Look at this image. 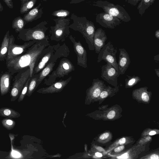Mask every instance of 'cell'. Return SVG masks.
<instances>
[{"label": "cell", "instance_id": "obj_1", "mask_svg": "<svg viewBox=\"0 0 159 159\" xmlns=\"http://www.w3.org/2000/svg\"><path fill=\"white\" fill-rule=\"evenodd\" d=\"M50 44L48 39L38 41L23 54L11 59L6 63L8 71L13 75L23 69L29 67L30 76L32 77L40 54L43 49Z\"/></svg>", "mask_w": 159, "mask_h": 159}, {"label": "cell", "instance_id": "obj_2", "mask_svg": "<svg viewBox=\"0 0 159 159\" xmlns=\"http://www.w3.org/2000/svg\"><path fill=\"white\" fill-rule=\"evenodd\" d=\"M70 18L73 22L69 25V28L80 32L85 39L89 50H94L93 39L95 27L93 22L85 17L78 16L74 13L71 14Z\"/></svg>", "mask_w": 159, "mask_h": 159}, {"label": "cell", "instance_id": "obj_3", "mask_svg": "<svg viewBox=\"0 0 159 159\" xmlns=\"http://www.w3.org/2000/svg\"><path fill=\"white\" fill-rule=\"evenodd\" d=\"M47 24V22L43 21L33 28H24L19 33L18 38L26 42L48 40V36L46 34L48 29L46 26Z\"/></svg>", "mask_w": 159, "mask_h": 159}, {"label": "cell", "instance_id": "obj_4", "mask_svg": "<svg viewBox=\"0 0 159 159\" xmlns=\"http://www.w3.org/2000/svg\"><path fill=\"white\" fill-rule=\"evenodd\" d=\"M53 20L55 25L50 26L49 33L51 40L56 42L65 41L70 33L69 27L70 19L58 17Z\"/></svg>", "mask_w": 159, "mask_h": 159}, {"label": "cell", "instance_id": "obj_5", "mask_svg": "<svg viewBox=\"0 0 159 159\" xmlns=\"http://www.w3.org/2000/svg\"><path fill=\"white\" fill-rule=\"evenodd\" d=\"M93 5L102 8L104 12L125 22H128L131 20L127 12L119 5H115L106 0H99L94 2Z\"/></svg>", "mask_w": 159, "mask_h": 159}, {"label": "cell", "instance_id": "obj_6", "mask_svg": "<svg viewBox=\"0 0 159 159\" xmlns=\"http://www.w3.org/2000/svg\"><path fill=\"white\" fill-rule=\"evenodd\" d=\"M75 70V66L70 61L63 58L60 61L56 69L44 79V84L49 86L55 82L57 78H63Z\"/></svg>", "mask_w": 159, "mask_h": 159}, {"label": "cell", "instance_id": "obj_7", "mask_svg": "<svg viewBox=\"0 0 159 159\" xmlns=\"http://www.w3.org/2000/svg\"><path fill=\"white\" fill-rule=\"evenodd\" d=\"M30 68L27 67L21 70L15 76L11 92V102L15 101L18 98L23 87L30 77Z\"/></svg>", "mask_w": 159, "mask_h": 159}, {"label": "cell", "instance_id": "obj_8", "mask_svg": "<svg viewBox=\"0 0 159 159\" xmlns=\"http://www.w3.org/2000/svg\"><path fill=\"white\" fill-rule=\"evenodd\" d=\"M117 48H115L112 43L108 42L103 47L98 53L97 61L98 63L103 60L110 64L117 71H118L117 63L116 58Z\"/></svg>", "mask_w": 159, "mask_h": 159}, {"label": "cell", "instance_id": "obj_9", "mask_svg": "<svg viewBox=\"0 0 159 159\" xmlns=\"http://www.w3.org/2000/svg\"><path fill=\"white\" fill-rule=\"evenodd\" d=\"M15 38L12 34L10 36L9 48L6 59V63L11 59L24 53L28 48L39 41H30L22 45L15 43Z\"/></svg>", "mask_w": 159, "mask_h": 159}, {"label": "cell", "instance_id": "obj_10", "mask_svg": "<svg viewBox=\"0 0 159 159\" xmlns=\"http://www.w3.org/2000/svg\"><path fill=\"white\" fill-rule=\"evenodd\" d=\"M60 46L59 43L54 45L50 44L43 49L34 68L32 76L38 73L49 62L51 58Z\"/></svg>", "mask_w": 159, "mask_h": 159}, {"label": "cell", "instance_id": "obj_11", "mask_svg": "<svg viewBox=\"0 0 159 159\" xmlns=\"http://www.w3.org/2000/svg\"><path fill=\"white\" fill-rule=\"evenodd\" d=\"M120 75L110 64L107 63L101 67V78L112 86H117L118 78Z\"/></svg>", "mask_w": 159, "mask_h": 159}, {"label": "cell", "instance_id": "obj_12", "mask_svg": "<svg viewBox=\"0 0 159 159\" xmlns=\"http://www.w3.org/2000/svg\"><path fill=\"white\" fill-rule=\"evenodd\" d=\"M73 45L74 52L77 56V64L84 68H87V53L80 41L77 42L72 35L69 36Z\"/></svg>", "mask_w": 159, "mask_h": 159}, {"label": "cell", "instance_id": "obj_13", "mask_svg": "<svg viewBox=\"0 0 159 159\" xmlns=\"http://www.w3.org/2000/svg\"><path fill=\"white\" fill-rule=\"evenodd\" d=\"M96 20L102 26L109 29H114L121 23V20L116 17L113 16L105 12L97 14Z\"/></svg>", "mask_w": 159, "mask_h": 159}, {"label": "cell", "instance_id": "obj_14", "mask_svg": "<svg viewBox=\"0 0 159 159\" xmlns=\"http://www.w3.org/2000/svg\"><path fill=\"white\" fill-rule=\"evenodd\" d=\"M106 86L104 81L98 78L93 79L91 86L86 90L87 97L91 99L97 98Z\"/></svg>", "mask_w": 159, "mask_h": 159}, {"label": "cell", "instance_id": "obj_15", "mask_svg": "<svg viewBox=\"0 0 159 159\" xmlns=\"http://www.w3.org/2000/svg\"><path fill=\"white\" fill-rule=\"evenodd\" d=\"M119 51L118 72L120 75H123L129 67L131 61L129 55L125 49L120 48Z\"/></svg>", "mask_w": 159, "mask_h": 159}, {"label": "cell", "instance_id": "obj_16", "mask_svg": "<svg viewBox=\"0 0 159 159\" xmlns=\"http://www.w3.org/2000/svg\"><path fill=\"white\" fill-rule=\"evenodd\" d=\"M72 78V76H70L66 80H61L55 82L48 87L39 89L37 92L42 93H52L61 91L71 81Z\"/></svg>", "mask_w": 159, "mask_h": 159}, {"label": "cell", "instance_id": "obj_17", "mask_svg": "<svg viewBox=\"0 0 159 159\" xmlns=\"http://www.w3.org/2000/svg\"><path fill=\"white\" fill-rule=\"evenodd\" d=\"M107 37L105 30L101 28L95 30L93 39V44L95 53L98 54L105 45Z\"/></svg>", "mask_w": 159, "mask_h": 159}, {"label": "cell", "instance_id": "obj_18", "mask_svg": "<svg viewBox=\"0 0 159 159\" xmlns=\"http://www.w3.org/2000/svg\"><path fill=\"white\" fill-rule=\"evenodd\" d=\"M12 75L8 71L2 74L0 76V92L2 96L9 92L11 85Z\"/></svg>", "mask_w": 159, "mask_h": 159}, {"label": "cell", "instance_id": "obj_19", "mask_svg": "<svg viewBox=\"0 0 159 159\" xmlns=\"http://www.w3.org/2000/svg\"><path fill=\"white\" fill-rule=\"evenodd\" d=\"M41 5V3H39L37 6L24 15L23 18L27 23L36 20L42 17L43 12V8H40Z\"/></svg>", "mask_w": 159, "mask_h": 159}, {"label": "cell", "instance_id": "obj_20", "mask_svg": "<svg viewBox=\"0 0 159 159\" xmlns=\"http://www.w3.org/2000/svg\"><path fill=\"white\" fill-rule=\"evenodd\" d=\"M146 87H141L133 90L132 95L137 100L142 101L144 102H148L152 95L151 91H148Z\"/></svg>", "mask_w": 159, "mask_h": 159}, {"label": "cell", "instance_id": "obj_21", "mask_svg": "<svg viewBox=\"0 0 159 159\" xmlns=\"http://www.w3.org/2000/svg\"><path fill=\"white\" fill-rule=\"evenodd\" d=\"M9 31L5 35L0 47V61L6 60L7 55L10 39Z\"/></svg>", "mask_w": 159, "mask_h": 159}, {"label": "cell", "instance_id": "obj_22", "mask_svg": "<svg viewBox=\"0 0 159 159\" xmlns=\"http://www.w3.org/2000/svg\"><path fill=\"white\" fill-rule=\"evenodd\" d=\"M56 62L53 61L49 62L39 73L37 87L53 70Z\"/></svg>", "mask_w": 159, "mask_h": 159}, {"label": "cell", "instance_id": "obj_23", "mask_svg": "<svg viewBox=\"0 0 159 159\" xmlns=\"http://www.w3.org/2000/svg\"><path fill=\"white\" fill-rule=\"evenodd\" d=\"M119 90V86H117L112 88L109 86H106L101 92L98 99H103L108 96H112L115 95Z\"/></svg>", "mask_w": 159, "mask_h": 159}, {"label": "cell", "instance_id": "obj_24", "mask_svg": "<svg viewBox=\"0 0 159 159\" xmlns=\"http://www.w3.org/2000/svg\"><path fill=\"white\" fill-rule=\"evenodd\" d=\"M0 116L9 118H17L20 117V114L12 109L3 107L0 108Z\"/></svg>", "mask_w": 159, "mask_h": 159}, {"label": "cell", "instance_id": "obj_25", "mask_svg": "<svg viewBox=\"0 0 159 159\" xmlns=\"http://www.w3.org/2000/svg\"><path fill=\"white\" fill-rule=\"evenodd\" d=\"M27 23L20 16L15 18L13 20L12 27L16 33H19L22 30Z\"/></svg>", "mask_w": 159, "mask_h": 159}, {"label": "cell", "instance_id": "obj_26", "mask_svg": "<svg viewBox=\"0 0 159 159\" xmlns=\"http://www.w3.org/2000/svg\"><path fill=\"white\" fill-rule=\"evenodd\" d=\"M131 139L129 137H124L116 140L109 147H108L106 151H105V154L107 153L115 147L122 145L127 144L130 143Z\"/></svg>", "mask_w": 159, "mask_h": 159}, {"label": "cell", "instance_id": "obj_27", "mask_svg": "<svg viewBox=\"0 0 159 159\" xmlns=\"http://www.w3.org/2000/svg\"><path fill=\"white\" fill-rule=\"evenodd\" d=\"M39 77V73L33 75L30 80L26 95L30 96L37 88V82Z\"/></svg>", "mask_w": 159, "mask_h": 159}, {"label": "cell", "instance_id": "obj_28", "mask_svg": "<svg viewBox=\"0 0 159 159\" xmlns=\"http://www.w3.org/2000/svg\"><path fill=\"white\" fill-rule=\"evenodd\" d=\"M127 78L125 80L126 88H131L136 85L141 81V78L138 76H132L126 75Z\"/></svg>", "mask_w": 159, "mask_h": 159}, {"label": "cell", "instance_id": "obj_29", "mask_svg": "<svg viewBox=\"0 0 159 159\" xmlns=\"http://www.w3.org/2000/svg\"><path fill=\"white\" fill-rule=\"evenodd\" d=\"M37 0H29L21 4L20 8V13L21 14L26 13L34 7Z\"/></svg>", "mask_w": 159, "mask_h": 159}, {"label": "cell", "instance_id": "obj_30", "mask_svg": "<svg viewBox=\"0 0 159 159\" xmlns=\"http://www.w3.org/2000/svg\"><path fill=\"white\" fill-rule=\"evenodd\" d=\"M140 1L137 9L139 14L142 16L146 10L150 6V0H141Z\"/></svg>", "mask_w": 159, "mask_h": 159}, {"label": "cell", "instance_id": "obj_31", "mask_svg": "<svg viewBox=\"0 0 159 159\" xmlns=\"http://www.w3.org/2000/svg\"><path fill=\"white\" fill-rule=\"evenodd\" d=\"M1 123L3 126L8 130L12 129L16 125L15 121L8 118L2 120Z\"/></svg>", "mask_w": 159, "mask_h": 159}, {"label": "cell", "instance_id": "obj_32", "mask_svg": "<svg viewBox=\"0 0 159 159\" xmlns=\"http://www.w3.org/2000/svg\"><path fill=\"white\" fill-rule=\"evenodd\" d=\"M70 12L68 10L65 9H60L54 11L52 15L57 17L64 18L69 16Z\"/></svg>", "mask_w": 159, "mask_h": 159}, {"label": "cell", "instance_id": "obj_33", "mask_svg": "<svg viewBox=\"0 0 159 159\" xmlns=\"http://www.w3.org/2000/svg\"><path fill=\"white\" fill-rule=\"evenodd\" d=\"M112 137V134L109 132H106L100 135L98 141L101 143H104L110 140Z\"/></svg>", "mask_w": 159, "mask_h": 159}, {"label": "cell", "instance_id": "obj_34", "mask_svg": "<svg viewBox=\"0 0 159 159\" xmlns=\"http://www.w3.org/2000/svg\"><path fill=\"white\" fill-rule=\"evenodd\" d=\"M31 78V77H29L24 87H23L22 91H21L18 97V102H21V101H23L25 97V95L26 94L27 92L29 84Z\"/></svg>", "mask_w": 159, "mask_h": 159}, {"label": "cell", "instance_id": "obj_35", "mask_svg": "<svg viewBox=\"0 0 159 159\" xmlns=\"http://www.w3.org/2000/svg\"><path fill=\"white\" fill-rule=\"evenodd\" d=\"M125 147V145L124 144L115 147L112 150V152L110 154V155L114 156L121 152V151L124 150Z\"/></svg>", "mask_w": 159, "mask_h": 159}, {"label": "cell", "instance_id": "obj_36", "mask_svg": "<svg viewBox=\"0 0 159 159\" xmlns=\"http://www.w3.org/2000/svg\"><path fill=\"white\" fill-rule=\"evenodd\" d=\"M116 112L114 110H111L107 114V117L108 119H113L115 116Z\"/></svg>", "mask_w": 159, "mask_h": 159}, {"label": "cell", "instance_id": "obj_37", "mask_svg": "<svg viewBox=\"0 0 159 159\" xmlns=\"http://www.w3.org/2000/svg\"><path fill=\"white\" fill-rule=\"evenodd\" d=\"M7 6L10 8H13V4L12 0H3Z\"/></svg>", "mask_w": 159, "mask_h": 159}, {"label": "cell", "instance_id": "obj_38", "mask_svg": "<svg viewBox=\"0 0 159 159\" xmlns=\"http://www.w3.org/2000/svg\"><path fill=\"white\" fill-rule=\"evenodd\" d=\"M125 2L131 5L135 6L141 0H125Z\"/></svg>", "mask_w": 159, "mask_h": 159}, {"label": "cell", "instance_id": "obj_39", "mask_svg": "<svg viewBox=\"0 0 159 159\" xmlns=\"http://www.w3.org/2000/svg\"><path fill=\"white\" fill-rule=\"evenodd\" d=\"M159 158L158 154H157L156 153H154L150 155L149 156V155L148 156L146 157H145L144 158L151 159H158Z\"/></svg>", "mask_w": 159, "mask_h": 159}, {"label": "cell", "instance_id": "obj_40", "mask_svg": "<svg viewBox=\"0 0 159 159\" xmlns=\"http://www.w3.org/2000/svg\"><path fill=\"white\" fill-rule=\"evenodd\" d=\"M85 0H70V3L71 4H76L79 3Z\"/></svg>", "mask_w": 159, "mask_h": 159}, {"label": "cell", "instance_id": "obj_41", "mask_svg": "<svg viewBox=\"0 0 159 159\" xmlns=\"http://www.w3.org/2000/svg\"><path fill=\"white\" fill-rule=\"evenodd\" d=\"M95 156L98 158H100L102 157V154L100 152H96L95 153Z\"/></svg>", "mask_w": 159, "mask_h": 159}, {"label": "cell", "instance_id": "obj_42", "mask_svg": "<svg viewBox=\"0 0 159 159\" xmlns=\"http://www.w3.org/2000/svg\"><path fill=\"white\" fill-rule=\"evenodd\" d=\"M156 134L157 132L156 131H155L154 130H151L149 131L148 134L149 135L152 136L155 135Z\"/></svg>", "mask_w": 159, "mask_h": 159}, {"label": "cell", "instance_id": "obj_43", "mask_svg": "<svg viewBox=\"0 0 159 159\" xmlns=\"http://www.w3.org/2000/svg\"><path fill=\"white\" fill-rule=\"evenodd\" d=\"M154 60L156 62H158L159 61V55L158 54L157 55L155 56L154 57Z\"/></svg>", "mask_w": 159, "mask_h": 159}, {"label": "cell", "instance_id": "obj_44", "mask_svg": "<svg viewBox=\"0 0 159 159\" xmlns=\"http://www.w3.org/2000/svg\"><path fill=\"white\" fill-rule=\"evenodd\" d=\"M155 35L156 38L157 39H159V30H157L155 31Z\"/></svg>", "mask_w": 159, "mask_h": 159}, {"label": "cell", "instance_id": "obj_45", "mask_svg": "<svg viewBox=\"0 0 159 159\" xmlns=\"http://www.w3.org/2000/svg\"><path fill=\"white\" fill-rule=\"evenodd\" d=\"M154 70L157 75L159 77V69H155Z\"/></svg>", "mask_w": 159, "mask_h": 159}, {"label": "cell", "instance_id": "obj_46", "mask_svg": "<svg viewBox=\"0 0 159 159\" xmlns=\"http://www.w3.org/2000/svg\"><path fill=\"white\" fill-rule=\"evenodd\" d=\"M3 9V7L0 2V12H2Z\"/></svg>", "mask_w": 159, "mask_h": 159}, {"label": "cell", "instance_id": "obj_47", "mask_svg": "<svg viewBox=\"0 0 159 159\" xmlns=\"http://www.w3.org/2000/svg\"><path fill=\"white\" fill-rule=\"evenodd\" d=\"M155 0H150V5H152L154 3Z\"/></svg>", "mask_w": 159, "mask_h": 159}, {"label": "cell", "instance_id": "obj_48", "mask_svg": "<svg viewBox=\"0 0 159 159\" xmlns=\"http://www.w3.org/2000/svg\"><path fill=\"white\" fill-rule=\"evenodd\" d=\"M29 0H20V1H21V4H22Z\"/></svg>", "mask_w": 159, "mask_h": 159}, {"label": "cell", "instance_id": "obj_49", "mask_svg": "<svg viewBox=\"0 0 159 159\" xmlns=\"http://www.w3.org/2000/svg\"><path fill=\"white\" fill-rule=\"evenodd\" d=\"M43 0V1H45V2H46V1H47V0Z\"/></svg>", "mask_w": 159, "mask_h": 159}]
</instances>
